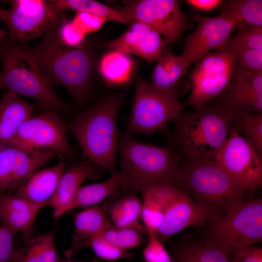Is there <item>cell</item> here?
<instances>
[{
	"label": "cell",
	"mask_w": 262,
	"mask_h": 262,
	"mask_svg": "<svg viewBox=\"0 0 262 262\" xmlns=\"http://www.w3.org/2000/svg\"><path fill=\"white\" fill-rule=\"evenodd\" d=\"M115 9L150 26L172 44L179 41L187 26L186 17L176 0H131Z\"/></svg>",
	"instance_id": "cell-14"
},
{
	"label": "cell",
	"mask_w": 262,
	"mask_h": 262,
	"mask_svg": "<svg viewBox=\"0 0 262 262\" xmlns=\"http://www.w3.org/2000/svg\"><path fill=\"white\" fill-rule=\"evenodd\" d=\"M236 55L234 51L220 48L196 62L187 74L192 89L184 107H203L219 95L233 75Z\"/></svg>",
	"instance_id": "cell-9"
},
{
	"label": "cell",
	"mask_w": 262,
	"mask_h": 262,
	"mask_svg": "<svg viewBox=\"0 0 262 262\" xmlns=\"http://www.w3.org/2000/svg\"><path fill=\"white\" fill-rule=\"evenodd\" d=\"M236 52V67L262 73V49H247Z\"/></svg>",
	"instance_id": "cell-39"
},
{
	"label": "cell",
	"mask_w": 262,
	"mask_h": 262,
	"mask_svg": "<svg viewBox=\"0 0 262 262\" xmlns=\"http://www.w3.org/2000/svg\"><path fill=\"white\" fill-rule=\"evenodd\" d=\"M171 257L175 262H229L228 251L214 242L184 243L173 246Z\"/></svg>",
	"instance_id": "cell-25"
},
{
	"label": "cell",
	"mask_w": 262,
	"mask_h": 262,
	"mask_svg": "<svg viewBox=\"0 0 262 262\" xmlns=\"http://www.w3.org/2000/svg\"><path fill=\"white\" fill-rule=\"evenodd\" d=\"M133 66V62L129 54L113 50L101 57L99 70L108 84L120 85L130 80Z\"/></svg>",
	"instance_id": "cell-30"
},
{
	"label": "cell",
	"mask_w": 262,
	"mask_h": 262,
	"mask_svg": "<svg viewBox=\"0 0 262 262\" xmlns=\"http://www.w3.org/2000/svg\"><path fill=\"white\" fill-rule=\"evenodd\" d=\"M232 109L207 104L179 115L174 121L175 142L183 160L214 161L227 139Z\"/></svg>",
	"instance_id": "cell-4"
},
{
	"label": "cell",
	"mask_w": 262,
	"mask_h": 262,
	"mask_svg": "<svg viewBox=\"0 0 262 262\" xmlns=\"http://www.w3.org/2000/svg\"><path fill=\"white\" fill-rule=\"evenodd\" d=\"M15 233L0 217V262H11Z\"/></svg>",
	"instance_id": "cell-41"
},
{
	"label": "cell",
	"mask_w": 262,
	"mask_h": 262,
	"mask_svg": "<svg viewBox=\"0 0 262 262\" xmlns=\"http://www.w3.org/2000/svg\"><path fill=\"white\" fill-rule=\"evenodd\" d=\"M149 240L143 251L146 262H175L161 241L152 232H147Z\"/></svg>",
	"instance_id": "cell-38"
},
{
	"label": "cell",
	"mask_w": 262,
	"mask_h": 262,
	"mask_svg": "<svg viewBox=\"0 0 262 262\" xmlns=\"http://www.w3.org/2000/svg\"><path fill=\"white\" fill-rule=\"evenodd\" d=\"M189 5L201 12H208L219 8L224 0H187Z\"/></svg>",
	"instance_id": "cell-43"
},
{
	"label": "cell",
	"mask_w": 262,
	"mask_h": 262,
	"mask_svg": "<svg viewBox=\"0 0 262 262\" xmlns=\"http://www.w3.org/2000/svg\"><path fill=\"white\" fill-rule=\"evenodd\" d=\"M168 43L154 29L143 23L136 21L119 37L108 42L106 47L153 63L160 59L167 49Z\"/></svg>",
	"instance_id": "cell-18"
},
{
	"label": "cell",
	"mask_w": 262,
	"mask_h": 262,
	"mask_svg": "<svg viewBox=\"0 0 262 262\" xmlns=\"http://www.w3.org/2000/svg\"><path fill=\"white\" fill-rule=\"evenodd\" d=\"M57 33L60 42L71 48H77L84 44L85 34L72 22L65 18L58 24Z\"/></svg>",
	"instance_id": "cell-37"
},
{
	"label": "cell",
	"mask_w": 262,
	"mask_h": 262,
	"mask_svg": "<svg viewBox=\"0 0 262 262\" xmlns=\"http://www.w3.org/2000/svg\"><path fill=\"white\" fill-rule=\"evenodd\" d=\"M209 240L227 250L233 258L262 240V199L243 200L210 221Z\"/></svg>",
	"instance_id": "cell-7"
},
{
	"label": "cell",
	"mask_w": 262,
	"mask_h": 262,
	"mask_svg": "<svg viewBox=\"0 0 262 262\" xmlns=\"http://www.w3.org/2000/svg\"><path fill=\"white\" fill-rule=\"evenodd\" d=\"M44 207L0 191V217L25 242L33 238V225L39 211Z\"/></svg>",
	"instance_id": "cell-21"
},
{
	"label": "cell",
	"mask_w": 262,
	"mask_h": 262,
	"mask_svg": "<svg viewBox=\"0 0 262 262\" xmlns=\"http://www.w3.org/2000/svg\"><path fill=\"white\" fill-rule=\"evenodd\" d=\"M262 161L254 148L244 137L229 129L227 139L214 161L246 192L250 193L262 186Z\"/></svg>",
	"instance_id": "cell-13"
},
{
	"label": "cell",
	"mask_w": 262,
	"mask_h": 262,
	"mask_svg": "<svg viewBox=\"0 0 262 262\" xmlns=\"http://www.w3.org/2000/svg\"><path fill=\"white\" fill-rule=\"evenodd\" d=\"M220 14L230 16L239 23L245 22L262 26V0H224Z\"/></svg>",
	"instance_id": "cell-33"
},
{
	"label": "cell",
	"mask_w": 262,
	"mask_h": 262,
	"mask_svg": "<svg viewBox=\"0 0 262 262\" xmlns=\"http://www.w3.org/2000/svg\"><path fill=\"white\" fill-rule=\"evenodd\" d=\"M65 168V164L61 160L54 166L34 172L15 189L14 196L44 207L47 206Z\"/></svg>",
	"instance_id": "cell-20"
},
{
	"label": "cell",
	"mask_w": 262,
	"mask_h": 262,
	"mask_svg": "<svg viewBox=\"0 0 262 262\" xmlns=\"http://www.w3.org/2000/svg\"><path fill=\"white\" fill-rule=\"evenodd\" d=\"M229 262H262V248L251 246Z\"/></svg>",
	"instance_id": "cell-42"
},
{
	"label": "cell",
	"mask_w": 262,
	"mask_h": 262,
	"mask_svg": "<svg viewBox=\"0 0 262 262\" xmlns=\"http://www.w3.org/2000/svg\"><path fill=\"white\" fill-rule=\"evenodd\" d=\"M56 155L50 151L28 153L10 145L0 148V191L15 190Z\"/></svg>",
	"instance_id": "cell-17"
},
{
	"label": "cell",
	"mask_w": 262,
	"mask_h": 262,
	"mask_svg": "<svg viewBox=\"0 0 262 262\" xmlns=\"http://www.w3.org/2000/svg\"><path fill=\"white\" fill-rule=\"evenodd\" d=\"M121 192L118 173L102 182L81 185L74 196L68 211L97 206L106 198L120 194Z\"/></svg>",
	"instance_id": "cell-28"
},
{
	"label": "cell",
	"mask_w": 262,
	"mask_h": 262,
	"mask_svg": "<svg viewBox=\"0 0 262 262\" xmlns=\"http://www.w3.org/2000/svg\"><path fill=\"white\" fill-rule=\"evenodd\" d=\"M36 106L7 90L0 100V148L10 145L22 124Z\"/></svg>",
	"instance_id": "cell-22"
},
{
	"label": "cell",
	"mask_w": 262,
	"mask_h": 262,
	"mask_svg": "<svg viewBox=\"0 0 262 262\" xmlns=\"http://www.w3.org/2000/svg\"><path fill=\"white\" fill-rule=\"evenodd\" d=\"M88 247H91L98 257L106 261L132 259L134 257L131 253L121 249L98 236L90 242Z\"/></svg>",
	"instance_id": "cell-36"
},
{
	"label": "cell",
	"mask_w": 262,
	"mask_h": 262,
	"mask_svg": "<svg viewBox=\"0 0 262 262\" xmlns=\"http://www.w3.org/2000/svg\"><path fill=\"white\" fill-rule=\"evenodd\" d=\"M229 129L243 134L262 160V114L232 108Z\"/></svg>",
	"instance_id": "cell-29"
},
{
	"label": "cell",
	"mask_w": 262,
	"mask_h": 262,
	"mask_svg": "<svg viewBox=\"0 0 262 262\" xmlns=\"http://www.w3.org/2000/svg\"><path fill=\"white\" fill-rule=\"evenodd\" d=\"M122 101L123 97L119 94L104 97L66 126L83 156L112 175L118 173L116 150L120 134L116 119Z\"/></svg>",
	"instance_id": "cell-3"
},
{
	"label": "cell",
	"mask_w": 262,
	"mask_h": 262,
	"mask_svg": "<svg viewBox=\"0 0 262 262\" xmlns=\"http://www.w3.org/2000/svg\"><path fill=\"white\" fill-rule=\"evenodd\" d=\"M107 20L105 17L83 12H77L72 20L73 23L85 34L97 31Z\"/></svg>",
	"instance_id": "cell-40"
},
{
	"label": "cell",
	"mask_w": 262,
	"mask_h": 262,
	"mask_svg": "<svg viewBox=\"0 0 262 262\" xmlns=\"http://www.w3.org/2000/svg\"><path fill=\"white\" fill-rule=\"evenodd\" d=\"M62 20L49 28L36 46L24 43L19 46L38 64L51 85L64 86L76 100L81 101L90 88L94 57L90 48L84 44L71 48L60 42L57 29Z\"/></svg>",
	"instance_id": "cell-1"
},
{
	"label": "cell",
	"mask_w": 262,
	"mask_h": 262,
	"mask_svg": "<svg viewBox=\"0 0 262 262\" xmlns=\"http://www.w3.org/2000/svg\"><path fill=\"white\" fill-rule=\"evenodd\" d=\"M59 262H82V261H63V260H61ZM90 262H99V261H98V260L97 259H95L92 261H91Z\"/></svg>",
	"instance_id": "cell-44"
},
{
	"label": "cell",
	"mask_w": 262,
	"mask_h": 262,
	"mask_svg": "<svg viewBox=\"0 0 262 262\" xmlns=\"http://www.w3.org/2000/svg\"><path fill=\"white\" fill-rule=\"evenodd\" d=\"M66 131L59 112L49 110L28 118L10 145L28 153L50 151L60 156L72 154L74 150Z\"/></svg>",
	"instance_id": "cell-11"
},
{
	"label": "cell",
	"mask_w": 262,
	"mask_h": 262,
	"mask_svg": "<svg viewBox=\"0 0 262 262\" xmlns=\"http://www.w3.org/2000/svg\"><path fill=\"white\" fill-rule=\"evenodd\" d=\"M105 170L90 161L76 163L65 171L56 191L48 203L57 220L68 211L74 196L82 182L89 178L96 179Z\"/></svg>",
	"instance_id": "cell-19"
},
{
	"label": "cell",
	"mask_w": 262,
	"mask_h": 262,
	"mask_svg": "<svg viewBox=\"0 0 262 262\" xmlns=\"http://www.w3.org/2000/svg\"><path fill=\"white\" fill-rule=\"evenodd\" d=\"M178 187L208 211L212 219L245 200L246 192L218 164L209 160H182Z\"/></svg>",
	"instance_id": "cell-6"
},
{
	"label": "cell",
	"mask_w": 262,
	"mask_h": 262,
	"mask_svg": "<svg viewBox=\"0 0 262 262\" xmlns=\"http://www.w3.org/2000/svg\"><path fill=\"white\" fill-rule=\"evenodd\" d=\"M197 28L184 39L180 54L188 69L213 49L222 48L239 24L229 16L220 14L213 17L193 16Z\"/></svg>",
	"instance_id": "cell-15"
},
{
	"label": "cell",
	"mask_w": 262,
	"mask_h": 262,
	"mask_svg": "<svg viewBox=\"0 0 262 262\" xmlns=\"http://www.w3.org/2000/svg\"><path fill=\"white\" fill-rule=\"evenodd\" d=\"M9 3V9L0 8V20L16 42L23 43L43 35L49 28L65 18L51 0H13Z\"/></svg>",
	"instance_id": "cell-10"
},
{
	"label": "cell",
	"mask_w": 262,
	"mask_h": 262,
	"mask_svg": "<svg viewBox=\"0 0 262 262\" xmlns=\"http://www.w3.org/2000/svg\"><path fill=\"white\" fill-rule=\"evenodd\" d=\"M102 206L87 208L74 216L75 231L71 245L65 252L69 258L82 249L88 247L90 242L103 229L109 220Z\"/></svg>",
	"instance_id": "cell-23"
},
{
	"label": "cell",
	"mask_w": 262,
	"mask_h": 262,
	"mask_svg": "<svg viewBox=\"0 0 262 262\" xmlns=\"http://www.w3.org/2000/svg\"><path fill=\"white\" fill-rule=\"evenodd\" d=\"M163 206V223L155 235L162 242L192 226L212 219L210 213L178 187L161 184L151 187Z\"/></svg>",
	"instance_id": "cell-12"
},
{
	"label": "cell",
	"mask_w": 262,
	"mask_h": 262,
	"mask_svg": "<svg viewBox=\"0 0 262 262\" xmlns=\"http://www.w3.org/2000/svg\"><path fill=\"white\" fill-rule=\"evenodd\" d=\"M187 69L180 55L176 56L166 49L157 61L150 83L157 89L177 98L175 87Z\"/></svg>",
	"instance_id": "cell-24"
},
{
	"label": "cell",
	"mask_w": 262,
	"mask_h": 262,
	"mask_svg": "<svg viewBox=\"0 0 262 262\" xmlns=\"http://www.w3.org/2000/svg\"><path fill=\"white\" fill-rule=\"evenodd\" d=\"M0 90L33 98L49 110L70 109L56 94L35 61L9 35L0 30Z\"/></svg>",
	"instance_id": "cell-5"
},
{
	"label": "cell",
	"mask_w": 262,
	"mask_h": 262,
	"mask_svg": "<svg viewBox=\"0 0 262 262\" xmlns=\"http://www.w3.org/2000/svg\"><path fill=\"white\" fill-rule=\"evenodd\" d=\"M207 104L262 114V73L236 66L225 89Z\"/></svg>",
	"instance_id": "cell-16"
},
{
	"label": "cell",
	"mask_w": 262,
	"mask_h": 262,
	"mask_svg": "<svg viewBox=\"0 0 262 262\" xmlns=\"http://www.w3.org/2000/svg\"><path fill=\"white\" fill-rule=\"evenodd\" d=\"M60 11L71 10L99 16L118 23L131 25L136 22L114 8L93 0H51Z\"/></svg>",
	"instance_id": "cell-31"
},
{
	"label": "cell",
	"mask_w": 262,
	"mask_h": 262,
	"mask_svg": "<svg viewBox=\"0 0 262 262\" xmlns=\"http://www.w3.org/2000/svg\"><path fill=\"white\" fill-rule=\"evenodd\" d=\"M110 222L119 227H141L139 224L142 203L135 193L124 194L119 198L102 206Z\"/></svg>",
	"instance_id": "cell-27"
},
{
	"label": "cell",
	"mask_w": 262,
	"mask_h": 262,
	"mask_svg": "<svg viewBox=\"0 0 262 262\" xmlns=\"http://www.w3.org/2000/svg\"><path fill=\"white\" fill-rule=\"evenodd\" d=\"M117 150L119 187L124 195L161 184L179 188L182 159L171 148L138 142L126 133L119 136Z\"/></svg>",
	"instance_id": "cell-2"
},
{
	"label": "cell",
	"mask_w": 262,
	"mask_h": 262,
	"mask_svg": "<svg viewBox=\"0 0 262 262\" xmlns=\"http://www.w3.org/2000/svg\"><path fill=\"white\" fill-rule=\"evenodd\" d=\"M183 112V106L173 96L139 79L126 133L150 134L159 131L167 135L168 123Z\"/></svg>",
	"instance_id": "cell-8"
},
{
	"label": "cell",
	"mask_w": 262,
	"mask_h": 262,
	"mask_svg": "<svg viewBox=\"0 0 262 262\" xmlns=\"http://www.w3.org/2000/svg\"><path fill=\"white\" fill-rule=\"evenodd\" d=\"M14 249L11 262H59L53 231L33 237Z\"/></svg>",
	"instance_id": "cell-26"
},
{
	"label": "cell",
	"mask_w": 262,
	"mask_h": 262,
	"mask_svg": "<svg viewBox=\"0 0 262 262\" xmlns=\"http://www.w3.org/2000/svg\"><path fill=\"white\" fill-rule=\"evenodd\" d=\"M145 231L144 226L119 227L114 225L109 221L97 236L121 249L127 250L140 246L144 243Z\"/></svg>",
	"instance_id": "cell-32"
},
{
	"label": "cell",
	"mask_w": 262,
	"mask_h": 262,
	"mask_svg": "<svg viewBox=\"0 0 262 262\" xmlns=\"http://www.w3.org/2000/svg\"><path fill=\"white\" fill-rule=\"evenodd\" d=\"M141 192L143 202L140 218L143 221L146 232L155 233L163 221V204L151 188Z\"/></svg>",
	"instance_id": "cell-35"
},
{
	"label": "cell",
	"mask_w": 262,
	"mask_h": 262,
	"mask_svg": "<svg viewBox=\"0 0 262 262\" xmlns=\"http://www.w3.org/2000/svg\"><path fill=\"white\" fill-rule=\"evenodd\" d=\"M236 33L230 37L221 48L235 52L262 49V26H257L245 22L239 23Z\"/></svg>",
	"instance_id": "cell-34"
}]
</instances>
